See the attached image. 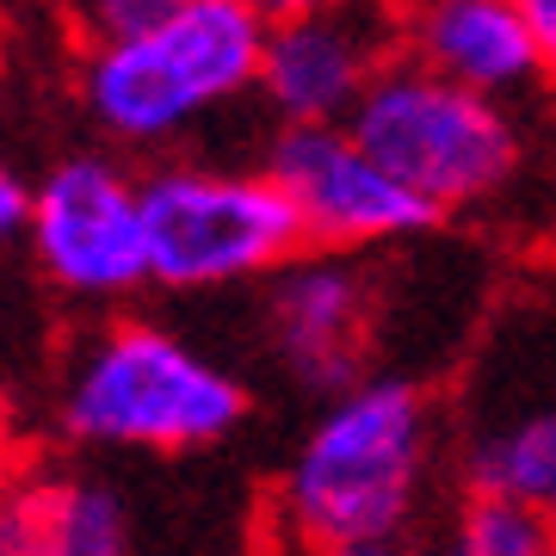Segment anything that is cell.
<instances>
[{
	"instance_id": "3",
	"label": "cell",
	"mask_w": 556,
	"mask_h": 556,
	"mask_svg": "<svg viewBox=\"0 0 556 556\" xmlns=\"http://www.w3.org/2000/svg\"><path fill=\"white\" fill-rule=\"evenodd\" d=\"M266 20L241 0H186L161 25L93 43L80 62V105L118 149H167L204 118L260 93Z\"/></svg>"
},
{
	"instance_id": "6",
	"label": "cell",
	"mask_w": 556,
	"mask_h": 556,
	"mask_svg": "<svg viewBox=\"0 0 556 556\" xmlns=\"http://www.w3.org/2000/svg\"><path fill=\"white\" fill-rule=\"evenodd\" d=\"M38 273L75 303H124L149 285L142 179L112 155H68L31 186L25 223Z\"/></svg>"
},
{
	"instance_id": "13",
	"label": "cell",
	"mask_w": 556,
	"mask_h": 556,
	"mask_svg": "<svg viewBox=\"0 0 556 556\" xmlns=\"http://www.w3.org/2000/svg\"><path fill=\"white\" fill-rule=\"evenodd\" d=\"M186 0H62L68 25L80 31V43H118V38H137L149 25H161L167 13H179Z\"/></svg>"
},
{
	"instance_id": "9",
	"label": "cell",
	"mask_w": 556,
	"mask_h": 556,
	"mask_svg": "<svg viewBox=\"0 0 556 556\" xmlns=\"http://www.w3.org/2000/svg\"><path fill=\"white\" fill-rule=\"evenodd\" d=\"M383 68V43L358 7L266 25L254 100L278 124H346Z\"/></svg>"
},
{
	"instance_id": "12",
	"label": "cell",
	"mask_w": 556,
	"mask_h": 556,
	"mask_svg": "<svg viewBox=\"0 0 556 556\" xmlns=\"http://www.w3.org/2000/svg\"><path fill=\"white\" fill-rule=\"evenodd\" d=\"M433 551L439 556H556V519L538 501L464 482V495L452 501Z\"/></svg>"
},
{
	"instance_id": "19",
	"label": "cell",
	"mask_w": 556,
	"mask_h": 556,
	"mask_svg": "<svg viewBox=\"0 0 556 556\" xmlns=\"http://www.w3.org/2000/svg\"><path fill=\"white\" fill-rule=\"evenodd\" d=\"M544 507H551V519H556V482H551V501H544Z\"/></svg>"
},
{
	"instance_id": "14",
	"label": "cell",
	"mask_w": 556,
	"mask_h": 556,
	"mask_svg": "<svg viewBox=\"0 0 556 556\" xmlns=\"http://www.w3.org/2000/svg\"><path fill=\"white\" fill-rule=\"evenodd\" d=\"M31 223V179L0 161V241H20Z\"/></svg>"
},
{
	"instance_id": "5",
	"label": "cell",
	"mask_w": 556,
	"mask_h": 556,
	"mask_svg": "<svg viewBox=\"0 0 556 556\" xmlns=\"http://www.w3.org/2000/svg\"><path fill=\"white\" fill-rule=\"evenodd\" d=\"M142 217H149V285L179 298L266 285L285 260L309 248L266 161L260 167L167 161L142 174Z\"/></svg>"
},
{
	"instance_id": "8",
	"label": "cell",
	"mask_w": 556,
	"mask_h": 556,
	"mask_svg": "<svg viewBox=\"0 0 556 556\" xmlns=\"http://www.w3.org/2000/svg\"><path fill=\"white\" fill-rule=\"evenodd\" d=\"M378 321V273L365 266V254H340V248L291 254L266 278V298H260L266 353L309 396H340L358 378H371Z\"/></svg>"
},
{
	"instance_id": "17",
	"label": "cell",
	"mask_w": 556,
	"mask_h": 556,
	"mask_svg": "<svg viewBox=\"0 0 556 556\" xmlns=\"http://www.w3.org/2000/svg\"><path fill=\"white\" fill-rule=\"evenodd\" d=\"M316 556H439V551L415 544V538H378V544H346V551H316Z\"/></svg>"
},
{
	"instance_id": "15",
	"label": "cell",
	"mask_w": 556,
	"mask_h": 556,
	"mask_svg": "<svg viewBox=\"0 0 556 556\" xmlns=\"http://www.w3.org/2000/svg\"><path fill=\"white\" fill-rule=\"evenodd\" d=\"M248 13H260L266 25L285 20H309V13H340V7H358V0H241Z\"/></svg>"
},
{
	"instance_id": "10",
	"label": "cell",
	"mask_w": 556,
	"mask_h": 556,
	"mask_svg": "<svg viewBox=\"0 0 556 556\" xmlns=\"http://www.w3.org/2000/svg\"><path fill=\"white\" fill-rule=\"evenodd\" d=\"M396 38L408 62L495 100H519L544 80V56L519 0H402Z\"/></svg>"
},
{
	"instance_id": "18",
	"label": "cell",
	"mask_w": 556,
	"mask_h": 556,
	"mask_svg": "<svg viewBox=\"0 0 556 556\" xmlns=\"http://www.w3.org/2000/svg\"><path fill=\"white\" fill-rule=\"evenodd\" d=\"M7 470H13V420L0 408V482H7Z\"/></svg>"
},
{
	"instance_id": "7",
	"label": "cell",
	"mask_w": 556,
	"mask_h": 556,
	"mask_svg": "<svg viewBox=\"0 0 556 556\" xmlns=\"http://www.w3.org/2000/svg\"><path fill=\"white\" fill-rule=\"evenodd\" d=\"M266 174L285 186V199L298 211L309 248L378 254V248L427 236L439 223L353 137V124H278L273 149H266Z\"/></svg>"
},
{
	"instance_id": "2",
	"label": "cell",
	"mask_w": 556,
	"mask_h": 556,
	"mask_svg": "<svg viewBox=\"0 0 556 556\" xmlns=\"http://www.w3.org/2000/svg\"><path fill=\"white\" fill-rule=\"evenodd\" d=\"M56 420L100 452H204L248 420V383L161 321L118 316L80 340L62 365Z\"/></svg>"
},
{
	"instance_id": "16",
	"label": "cell",
	"mask_w": 556,
	"mask_h": 556,
	"mask_svg": "<svg viewBox=\"0 0 556 556\" xmlns=\"http://www.w3.org/2000/svg\"><path fill=\"white\" fill-rule=\"evenodd\" d=\"M526 7V25L538 38V56H544V80H556V0H519Z\"/></svg>"
},
{
	"instance_id": "4",
	"label": "cell",
	"mask_w": 556,
	"mask_h": 556,
	"mask_svg": "<svg viewBox=\"0 0 556 556\" xmlns=\"http://www.w3.org/2000/svg\"><path fill=\"white\" fill-rule=\"evenodd\" d=\"M346 124L433 217L495 204L526 167L514 100L457 87L408 56L383 62Z\"/></svg>"
},
{
	"instance_id": "1",
	"label": "cell",
	"mask_w": 556,
	"mask_h": 556,
	"mask_svg": "<svg viewBox=\"0 0 556 556\" xmlns=\"http://www.w3.org/2000/svg\"><path fill=\"white\" fill-rule=\"evenodd\" d=\"M439 477V408L415 378L371 371L321 396L273 489V526L291 556L408 538Z\"/></svg>"
},
{
	"instance_id": "11",
	"label": "cell",
	"mask_w": 556,
	"mask_h": 556,
	"mask_svg": "<svg viewBox=\"0 0 556 556\" xmlns=\"http://www.w3.org/2000/svg\"><path fill=\"white\" fill-rule=\"evenodd\" d=\"M0 556H130V514L80 470H7Z\"/></svg>"
}]
</instances>
